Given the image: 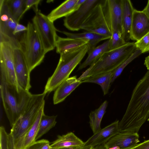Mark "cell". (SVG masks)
<instances>
[{
  "label": "cell",
  "mask_w": 149,
  "mask_h": 149,
  "mask_svg": "<svg viewBox=\"0 0 149 149\" xmlns=\"http://www.w3.org/2000/svg\"><path fill=\"white\" fill-rule=\"evenodd\" d=\"M149 70L134 88L126 111L119 122V132L138 133L149 118Z\"/></svg>",
  "instance_id": "cell-1"
},
{
  "label": "cell",
  "mask_w": 149,
  "mask_h": 149,
  "mask_svg": "<svg viewBox=\"0 0 149 149\" xmlns=\"http://www.w3.org/2000/svg\"><path fill=\"white\" fill-rule=\"evenodd\" d=\"M0 89L4 111L12 127L24 112L32 94L1 79Z\"/></svg>",
  "instance_id": "cell-2"
},
{
  "label": "cell",
  "mask_w": 149,
  "mask_h": 149,
  "mask_svg": "<svg viewBox=\"0 0 149 149\" xmlns=\"http://www.w3.org/2000/svg\"><path fill=\"white\" fill-rule=\"evenodd\" d=\"M88 44L74 50L60 54L57 67L47 80L44 92L48 93L69 77L70 74L83 59L89 49Z\"/></svg>",
  "instance_id": "cell-3"
},
{
  "label": "cell",
  "mask_w": 149,
  "mask_h": 149,
  "mask_svg": "<svg viewBox=\"0 0 149 149\" xmlns=\"http://www.w3.org/2000/svg\"><path fill=\"white\" fill-rule=\"evenodd\" d=\"M46 94L44 92L40 94H32L24 112L11 127L10 134L13 138L15 149H22L26 134L40 109L45 106Z\"/></svg>",
  "instance_id": "cell-4"
},
{
  "label": "cell",
  "mask_w": 149,
  "mask_h": 149,
  "mask_svg": "<svg viewBox=\"0 0 149 149\" xmlns=\"http://www.w3.org/2000/svg\"><path fill=\"white\" fill-rule=\"evenodd\" d=\"M27 30L19 38L20 48L30 72L42 62L46 53L32 23L28 22Z\"/></svg>",
  "instance_id": "cell-5"
},
{
  "label": "cell",
  "mask_w": 149,
  "mask_h": 149,
  "mask_svg": "<svg viewBox=\"0 0 149 149\" xmlns=\"http://www.w3.org/2000/svg\"><path fill=\"white\" fill-rule=\"evenodd\" d=\"M136 49L135 42H129L120 47L106 52L95 63L88 77L113 70L127 59Z\"/></svg>",
  "instance_id": "cell-6"
},
{
  "label": "cell",
  "mask_w": 149,
  "mask_h": 149,
  "mask_svg": "<svg viewBox=\"0 0 149 149\" xmlns=\"http://www.w3.org/2000/svg\"><path fill=\"white\" fill-rule=\"evenodd\" d=\"M32 19L33 24L44 48L46 53L52 51L56 47L58 36L54 22L47 16L38 11Z\"/></svg>",
  "instance_id": "cell-7"
},
{
  "label": "cell",
  "mask_w": 149,
  "mask_h": 149,
  "mask_svg": "<svg viewBox=\"0 0 149 149\" xmlns=\"http://www.w3.org/2000/svg\"><path fill=\"white\" fill-rule=\"evenodd\" d=\"M18 47L12 43L0 41V79L12 85L19 86L14 67V47Z\"/></svg>",
  "instance_id": "cell-8"
},
{
  "label": "cell",
  "mask_w": 149,
  "mask_h": 149,
  "mask_svg": "<svg viewBox=\"0 0 149 149\" xmlns=\"http://www.w3.org/2000/svg\"><path fill=\"white\" fill-rule=\"evenodd\" d=\"M99 1L92 8L81 29L103 35L111 36V33L105 20L102 5Z\"/></svg>",
  "instance_id": "cell-9"
},
{
  "label": "cell",
  "mask_w": 149,
  "mask_h": 149,
  "mask_svg": "<svg viewBox=\"0 0 149 149\" xmlns=\"http://www.w3.org/2000/svg\"><path fill=\"white\" fill-rule=\"evenodd\" d=\"M0 40L18 43L19 38L13 32L19 23L13 16L6 0H0Z\"/></svg>",
  "instance_id": "cell-10"
},
{
  "label": "cell",
  "mask_w": 149,
  "mask_h": 149,
  "mask_svg": "<svg viewBox=\"0 0 149 149\" xmlns=\"http://www.w3.org/2000/svg\"><path fill=\"white\" fill-rule=\"evenodd\" d=\"M104 15L111 33L118 29L122 32V0L101 1Z\"/></svg>",
  "instance_id": "cell-11"
},
{
  "label": "cell",
  "mask_w": 149,
  "mask_h": 149,
  "mask_svg": "<svg viewBox=\"0 0 149 149\" xmlns=\"http://www.w3.org/2000/svg\"><path fill=\"white\" fill-rule=\"evenodd\" d=\"M99 1L86 0L77 10L65 17L63 20L64 26L72 31H77L81 29L92 8Z\"/></svg>",
  "instance_id": "cell-12"
},
{
  "label": "cell",
  "mask_w": 149,
  "mask_h": 149,
  "mask_svg": "<svg viewBox=\"0 0 149 149\" xmlns=\"http://www.w3.org/2000/svg\"><path fill=\"white\" fill-rule=\"evenodd\" d=\"M13 57L15 70L18 84L23 89L29 91L31 88V72L20 47H14Z\"/></svg>",
  "instance_id": "cell-13"
},
{
  "label": "cell",
  "mask_w": 149,
  "mask_h": 149,
  "mask_svg": "<svg viewBox=\"0 0 149 149\" xmlns=\"http://www.w3.org/2000/svg\"><path fill=\"white\" fill-rule=\"evenodd\" d=\"M149 32V18L143 11L134 9L132 15L130 40L138 41Z\"/></svg>",
  "instance_id": "cell-14"
},
{
  "label": "cell",
  "mask_w": 149,
  "mask_h": 149,
  "mask_svg": "<svg viewBox=\"0 0 149 149\" xmlns=\"http://www.w3.org/2000/svg\"><path fill=\"white\" fill-rule=\"evenodd\" d=\"M119 122L118 120H116L94 134L84 142V146L94 147L105 143L119 132Z\"/></svg>",
  "instance_id": "cell-15"
},
{
  "label": "cell",
  "mask_w": 149,
  "mask_h": 149,
  "mask_svg": "<svg viewBox=\"0 0 149 149\" xmlns=\"http://www.w3.org/2000/svg\"><path fill=\"white\" fill-rule=\"evenodd\" d=\"M138 133L119 132L105 144L107 149L117 147L120 149H130L139 142Z\"/></svg>",
  "instance_id": "cell-16"
},
{
  "label": "cell",
  "mask_w": 149,
  "mask_h": 149,
  "mask_svg": "<svg viewBox=\"0 0 149 149\" xmlns=\"http://www.w3.org/2000/svg\"><path fill=\"white\" fill-rule=\"evenodd\" d=\"M82 83L77 80L76 76L68 78L55 90L53 97L54 104L63 101L65 99Z\"/></svg>",
  "instance_id": "cell-17"
},
{
  "label": "cell",
  "mask_w": 149,
  "mask_h": 149,
  "mask_svg": "<svg viewBox=\"0 0 149 149\" xmlns=\"http://www.w3.org/2000/svg\"><path fill=\"white\" fill-rule=\"evenodd\" d=\"M122 34L126 42L130 40V32L134 8L130 0H122Z\"/></svg>",
  "instance_id": "cell-18"
},
{
  "label": "cell",
  "mask_w": 149,
  "mask_h": 149,
  "mask_svg": "<svg viewBox=\"0 0 149 149\" xmlns=\"http://www.w3.org/2000/svg\"><path fill=\"white\" fill-rule=\"evenodd\" d=\"M84 142L73 133L70 132L62 135H58L57 139L50 145L51 148H81Z\"/></svg>",
  "instance_id": "cell-19"
},
{
  "label": "cell",
  "mask_w": 149,
  "mask_h": 149,
  "mask_svg": "<svg viewBox=\"0 0 149 149\" xmlns=\"http://www.w3.org/2000/svg\"><path fill=\"white\" fill-rule=\"evenodd\" d=\"M60 32L65 35L68 38L81 39L88 41L89 48L88 54L95 48L100 41L109 39L111 37V36L103 35L88 31L79 33H72L65 31Z\"/></svg>",
  "instance_id": "cell-20"
},
{
  "label": "cell",
  "mask_w": 149,
  "mask_h": 149,
  "mask_svg": "<svg viewBox=\"0 0 149 149\" xmlns=\"http://www.w3.org/2000/svg\"><path fill=\"white\" fill-rule=\"evenodd\" d=\"M88 43L87 40L58 36L56 42V52L58 54L73 51Z\"/></svg>",
  "instance_id": "cell-21"
},
{
  "label": "cell",
  "mask_w": 149,
  "mask_h": 149,
  "mask_svg": "<svg viewBox=\"0 0 149 149\" xmlns=\"http://www.w3.org/2000/svg\"><path fill=\"white\" fill-rule=\"evenodd\" d=\"M78 0H68L63 2L52 10L47 16L49 19L54 22L63 17H66L77 10L75 5Z\"/></svg>",
  "instance_id": "cell-22"
},
{
  "label": "cell",
  "mask_w": 149,
  "mask_h": 149,
  "mask_svg": "<svg viewBox=\"0 0 149 149\" xmlns=\"http://www.w3.org/2000/svg\"><path fill=\"white\" fill-rule=\"evenodd\" d=\"M109 40L101 45L96 47L89 53L86 60L79 66L78 70L82 69L88 65L95 64L103 55L109 51Z\"/></svg>",
  "instance_id": "cell-23"
},
{
  "label": "cell",
  "mask_w": 149,
  "mask_h": 149,
  "mask_svg": "<svg viewBox=\"0 0 149 149\" xmlns=\"http://www.w3.org/2000/svg\"><path fill=\"white\" fill-rule=\"evenodd\" d=\"M113 70L101 73L95 75L88 77L81 81L82 83H92L97 84L101 87L104 95L108 92L110 88Z\"/></svg>",
  "instance_id": "cell-24"
},
{
  "label": "cell",
  "mask_w": 149,
  "mask_h": 149,
  "mask_svg": "<svg viewBox=\"0 0 149 149\" xmlns=\"http://www.w3.org/2000/svg\"><path fill=\"white\" fill-rule=\"evenodd\" d=\"M108 103L107 100L105 101L98 108L91 111L90 113L89 123L93 134L97 133L101 129V123L106 112Z\"/></svg>",
  "instance_id": "cell-25"
},
{
  "label": "cell",
  "mask_w": 149,
  "mask_h": 149,
  "mask_svg": "<svg viewBox=\"0 0 149 149\" xmlns=\"http://www.w3.org/2000/svg\"><path fill=\"white\" fill-rule=\"evenodd\" d=\"M44 106L40 109L34 122L26 134L22 149H24L34 142L39 127L42 115L44 112Z\"/></svg>",
  "instance_id": "cell-26"
},
{
  "label": "cell",
  "mask_w": 149,
  "mask_h": 149,
  "mask_svg": "<svg viewBox=\"0 0 149 149\" xmlns=\"http://www.w3.org/2000/svg\"><path fill=\"white\" fill-rule=\"evenodd\" d=\"M57 116H51L46 115L44 112L41 117L38 130L36 138V141L47 133L54 127L56 123V119Z\"/></svg>",
  "instance_id": "cell-27"
},
{
  "label": "cell",
  "mask_w": 149,
  "mask_h": 149,
  "mask_svg": "<svg viewBox=\"0 0 149 149\" xmlns=\"http://www.w3.org/2000/svg\"><path fill=\"white\" fill-rule=\"evenodd\" d=\"M26 0H6L8 8L15 19L19 23L24 8Z\"/></svg>",
  "instance_id": "cell-28"
},
{
  "label": "cell",
  "mask_w": 149,
  "mask_h": 149,
  "mask_svg": "<svg viewBox=\"0 0 149 149\" xmlns=\"http://www.w3.org/2000/svg\"><path fill=\"white\" fill-rule=\"evenodd\" d=\"M109 40V51L120 47L127 43L124 40L121 32L118 29H115L111 32Z\"/></svg>",
  "instance_id": "cell-29"
},
{
  "label": "cell",
  "mask_w": 149,
  "mask_h": 149,
  "mask_svg": "<svg viewBox=\"0 0 149 149\" xmlns=\"http://www.w3.org/2000/svg\"><path fill=\"white\" fill-rule=\"evenodd\" d=\"M142 54L140 50L136 49L127 59L114 70L111 83L113 82L120 75L124 69L129 64Z\"/></svg>",
  "instance_id": "cell-30"
},
{
  "label": "cell",
  "mask_w": 149,
  "mask_h": 149,
  "mask_svg": "<svg viewBox=\"0 0 149 149\" xmlns=\"http://www.w3.org/2000/svg\"><path fill=\"white\" fill-rule=\"evenodd\" d=\"M13 138L10 134L8 133L3 126L0 127V149H11L13 142Z\"/></svg>",
  "instance_id": "cell-31"
},
{
  "label": "cell",
  "mask_w": 149,
  "mask_h": 149,
  "mask_svg": "<svg viewBox=\"0 0 149 149\" xmlns=\"http://www.w3.org/2000/svg\"><path fill=\"white\" fill-rule=\"evenodd\" d=\"M135 45L136 49L143 53L149 52V32L139 40L136 41Z\"/></svg>",
  "instance_id": "cell-32"
},
{
  "label": "cell",
  "mask_w": 149,
  "mask_h": 149,
  "mask_svg": "<svg viewBox=\"0 0 149 149\" xmlns=\"http://www.w3.org/2000/svg\"><path fill=\"white\" fill-rule=\"evenodd\" d=\"M50 145L48 140L42 139L35 141L24 149H51Z\"/></svg>",
  "instance_id": "cell-33"
},
{
  "label": "cell",
  "mask_w": 149,
  "mask_h": 149,
  "mask_svg": "<svg viewBox=\"0 0 149 149\" xmlns=\"http://www.w3.org/2000/svg\"><path fill=\"white\" fill-rule=\"evenodd\" d=\"M41 1H42L41 0H26L23 15L27 11L32 7H33L35 12L38 11V6Z\"/></svg>",
  "instance_id": "cell-34"
},
{
  "label": "cell",
  "mask_w": 149,
  "mask_h": 149,
  "mask_svg": "<svg viewBox=\"0 0 149 149\" xmlns=\"http://www.w3.org/2000/svg\"><path fill=\"white\" fill-rule=\"evenodd\" d=\"M130 149H149V139L138 143Z\"/></svg>",
  "instance_id": "cell-35"
},
{
  "label": "cell",
  "mask_w": 149,
  "mask_h": 149,
  "mask_svg": "<svg viewBox=\"0 0 149 149\" xmlns=\"http://www.w3.org/2000/svg\"><path fill=\"white\" fill-rule=\"evenodd\" d=\"M27 30V27L25 26L24 25L18 24L16 26L14 31L13 32V35L19 38V35H17L20 32L24 31Z\"/></svg>",
  "instance_id": "cell-36"
},
{
  "label": "cell",
  "mask_w": 149,
  "mask_h": 149,
  "mask_svg": "<svg viewBox=\"0 0 149 149\" xmlns=\"http://www.w3.org/2000/svg\"><path fill=\"white\" fill-rule=\"evenodd\" d=\"M95 64H93L90 66L80 77L78 78H77V80L79 81H82L88 78L89 73Z\"/></svg>",
  "instance_id": "cell-37"
},
{
  "label": "cell",
  "mask_w": 149,
  "mask_h": 149,
  "mask_svg": "<svg viewBox=\"0 0 149 149\" xmlns=\"http://www.w3.org/2000/svg\"><path fill=\"white\" fill-rule=\"evenodd\" d=\"M142 11L149 18V0L148 1L146 6Z\"/></svg>",
  "instance_id": "cell-38"
},
{
  "label": "cell",
  "mask_w": 149,
  "mask_h": 149,
  "mask_svg": "<svg viewBox=\"0 0 149 149\" xmlns=\"http://www.w3.org/2000/svg\"><path fill=\"white\" fill-rule=\"evenodd\" d=\"M93 149H107L105 144L98 145L93 147Z\"/></svg>",
  "instance_id": "cell-39"
},
{
  "label": "cell",
  "mask_w": 149,
  "mask_h": 149,
  "mask_svg": "<svg viewBox=\"0 0 149 149\" xmlns=\"http://www.w3.org/2000/svg\"><path fill=\"white\" fill-rule=\"evenodd\" d=\"M144 65L148 70H149V55L146 57L144 61Z\"/></svg>",
  "instance_id": "cell-40"
},
{
  "label": "cell",
  "mask_w": 149,
  "mask_h": 149,
  "mask_svg": "<svg viewBox=\"0 0 149 149\" xmlns=\"http://www.w3.org/2000/svg\"><path fill=\"white\" fill-rule=\"evenodd\" d=\"M93 147L91 146H83L79 149H93Z\"/></svg>",
  "instance_id": "cell-41"
},
{
  "label": "cell",
  "mask_w": 149,
  "mask_h": 149,
  "mask_svg": "<svg viewBox=\"0 0 149 149\" xmlns=\"http://www.w3.org/2000/svg\"><path fill=\"white\" fill-rule=\"evenodd\" d=\"M81 148H51V149H79Z\"/></svg>",
  "instance_id": "cell-42"
},
{
  "label": "cell",
  "mask_w": 149,
  "mask_h": 149,
  "mask_svg": "<svg viewBox=\"0 0 149 149\" xmlns=\"http://www.w3.org/2000/svg\"><path fill=\"white\" fill-rule=\"evenodd\" d=\"M11 149H15V146H14L13 141V142L12 143V144Z\"/></svg>",
  "instance_id": "cell-43"
},
{
  "label": "cell",
  "mask_w": 149,
  "mask_h": 149,
  "mask_svg": "<svg viewBox=\"0 0 149 149\" xmlns=\"http://www.w3.org/2000/svg\"><path fill=\"white\" fill-rule=\"evenodd\" d=\"M147 120L149 122V118Z\"/></svg>",
  "instance_id": "cell-44"
}]
</instances>
